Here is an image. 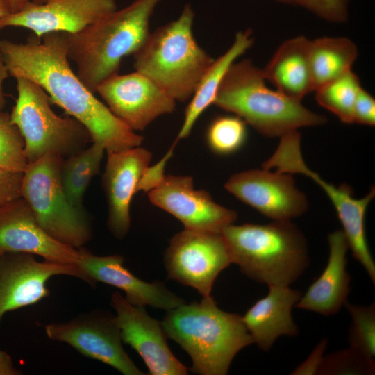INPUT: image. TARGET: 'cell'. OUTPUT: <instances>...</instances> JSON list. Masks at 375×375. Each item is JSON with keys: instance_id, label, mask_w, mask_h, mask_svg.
<instances>
[{"instance_id": "cell-20", "label": "cell", "mask_w": 375, "mask_h": 375, "mask_svg": "<svg viewBox=\"0 0 375 375\" xmlns=\"http://www.w3.org/2000/svg\"><path fill=\"white\" fill-rule=\"evenodd\" d=\"M121 255L96 256L82 249L78 265L88 275L92 285L97 282L112 285L125 293L130 303L165 310L175 308L185 301L160 282L148 283L132 274L124 266Z\"/></svg>"}, {"instance_id": "cell-25", "label": "cell", "mask_w": 375, "mask_h": 375, "mask_svg": "<svg viewBox=\"0 0 375 375\" xmlns=\"http://www.w3.org/2000/svg\"><path fill=\"white\" fill-rule=\"evenodd\" d=\"M358 55L356 44L346 37L310 40L309 62L313 91L351 70Z\"/></svg>"}, {"instance_id": "cell-21", "label": "cell", "mask_w": 375, "mask_h": 375, "mask_svg": "<svg viewBox=\"0 0 375 375\" xmlns=\"http://www.w3.org/2000/svg\"><path fill=\"white\" fill-rule=\"evenodd\" d=\"M301 292L289 286H269V293L257 301L245 314L242 322L253 343L268 351L281 335L295 336L299 329L292 319V309Z\"/></svg>"}, {"instance_id": "cell-27", "label": "cell", "mask_w": 375, "mask_h": 375, "mask_svg": "<svg viewBox=\"0 0 375 375\" xmlns=\"http://www.w3.org/2000/svg\"><path fill=\"white\" fill-rule=\"evenodd\" d=\"M360 81L351 69L315 90L319 105L329 110L342 122L353 123V108Z\"/></svg>"}, {"instance_id": "cell-4", "label": "cell", "mask_w": 375, "mask_h": 375, "mask_svg": "<svg viewBox=\"0 0 375 375\" xmlns=\"http://www.w3.org/2000/svg\"><path fill=\"white\" fill-rule=\"evenodd\" d=\"M262 69L250 59L235 62L227 71L213 104L242 118L268 137L326 122V117L266 85Z\"/></svg>"}, {"instance_id": "cell-31", "label": "cell", "mask_w": 375, "mask_h": 375, "mask_svg": "<svg viewBox=\"0 0 375 375\" xmlns=\"http://www.w3.org/2000/svg\"><path fill=\"white\" fill-rule=\"evenodd\" d=\"M374 359L349 347L324 356L317 374H372Z\"/></svg>"}, {"instance_id": "cell-7", "label": "cell", "mask_w": 375, "mask_h": 375, "mask_svg": "<svg viewBox=\"0 0 375 375\" xmlns=\"http://www.w3.org/2000/svg\"><path fill=\"white\" fill-rule=\"evenodd\" d=\"M15 78L17 98L10 120L24 138L29 163L50 154L65 158L86 147L91 138L80 122L56 115L49 94L37 83Z\"/></svg>"}, {"instance_id": "cell-17", "label": "cell", "mask_w": 375, "mask_h": 375, "mask_svg": "<svg viewBox=\"0 0 375 375\" xmlns=\"http://www.w3.org/2000/svg\"><path fill=\"white\" fill-rule=\"evenodd\" d=\"M117 9L115 0H31L19 11L0 19V29L8 26L30 29L39 39L51 32L74 34Z\"/></svg>"}, {"instance_id": "cell-22", "label": "cell", "mask_w": 375, "mask_h": 375, "mask_svg": "<svg viewBox=\"0 0 375 375\" xmlns=\"http://www.w3.org/2000/svg\"><path fill=\"white\" fill-rule=\"evenodd\" d=\"M328 241L329 256L324 270L295 305L324 316L338 312L344 306L351 281L346 268L349 245L344 232L338 230L330 233Z\"/></svg>"}, {"instance_id": "cell-34", "label": "cell", "mask_w": 375, "mask_h": 375, "mask_svg": "<svg viewBox=\"0 0 375 375\" xmlns=\"http://www.w3.org/2000/svg\"><path fill=\"white\" fill-rule=\"evenodd\" d=\"M176 144V143L174 142L165 156L155 165L147 167L138 183L137 192H149L163 181L166 176L164 174L166 162L172 155Z\"/></svg>"}, {"instance_id": "cell-42", "label": "cell", "mask_w": 375, "mask_h": 375, "mask_svg": "<svg viewBox=\"0 0 375 375\" xmlns=\"http://www.w3.org/2000/svg\"><path fill=\"white\" fill-rule=\"evenodd\" d=\"M33 3L36 4H42L44 3L47 0H31Z\"/></svg>"}, {"instance_id": "cell-3", "label": "cell", "mask_w": 375, "mask_h": 375, "mask_svg": "<svg viewBox=\"0 0 375 375\" xmlns=\"http://www.w3.org/2000/svg\"><path fill=\"white\" fill-rule=\"evenodd\" d=\"M162 0H135L82 31L68 35V59L76 75L92 93L118 74L122 59L134 54L150 33L149 22Z\"/></svg>"}, {"instance_id": "cell-6", "label": "cell", "mask_w": 375, "mask_h": 375, "mask_svg": "<svg viewBox=\"0 0 375 375\" xmlns=\"http://www.w3.org/2000/svg\"><path fill=\"white\" fill-rule=\"evenodd\" d=\"M194 11L186 4L179 17L150 32L134 54V68L176 101L192 96L213 58L193 33Z\"/></svg>"}, {"instance_id": "cell-28", "label": "cell", "mask_w": 375, "mask_h": 375, "mask_svg": "<svg viewBox=\"0 0 375 375\" xmlns=\"http://www.w3.org/2000/svg\"><path fill=\"white\" fill-rule=\"evenodd\" d=\"M247 123L231 114L215 117L206 131V141L215 154L226 156L240 149L247 138Z\"/></svg>"}, {"instance_id": "cell-10", "label": "cell", "mask_w": 375, "mask_h": 375, "mask_svg": "<svg viewBox=\"0 0 375 375\" xmlns=\"http://www.w3.org/2000/svg\"><path fill=\"white\" fill-rule=\"evenodd\" d=\"M164 262L168 277L210 296L222 271L232 262L222 233L185 229L176 233L167 248Z\"/></svg>"}, {"instance_id": "cell-1", "label": "cell", "mask_w": 375, "mask_h": 375, "mask_svg": "<svg viewBox=\"0 0 375 375\" xmlns=\"http://www.w3.org/2000/svg\"><path fill=\"white\" fill-rule=\"evenodd\" d=\"M66 32L35 35L23 43L0 40V53L9 75L40 85L51 103L62 108L88 131L91 141L107 153L140 147L143 137L122 122L94 96L72 71Z\"/></svg>"}, {"instance_id": "cell-37", "label": "cell", "mask_w": 375, "mask_h": 375, "mask_svg": "<svg viewBox=\"0 0 375 375\" xmlns=\"http://www.w3.org/2000/svg\"><path fill=\"white\" fill-rule=\"evenodd\" d=\"M19 374H22V372L15 367L11 357L0 349V375Z\"/></svg>"}, {"instance_id": "cell-14", "label": "cell", "mask_w": 375, "mask_h": 375, "mask_svg": "<svg viewBox=\"0 0 375 375\" xmlns=\"http://www.w3.org/2000/svg\"><path fill=\"white\" fill-rule=\"evenodd\" d=\"M225 189L273 221L291 220L302 215L308 203L295 185L292 174L270 169H251L232 175Z\"/></svg>"}, {"instance_id": "cell-35", "label": "cell", "mask_w": 375, "mask_h": 375, "mask_svg": "<svg viewBox=\"0 0 375 375\" xmlns=\"http://www.w3.org/2000/svg\"><path fill=\"white\" fill-rule=\"evenodd\" d=\"M23 173L0 169V207L21 197Z\"/></svg>"}, {"instance_id": "cell-13", "label": "cell", "mask_w": 375, "mask_h": 375, "mask_svg": "<svg viewBox=\"0 0 375 375\" xmlns=\"http://www.w3.org/2000/svg\"><path fill=\"white\" fill-rule=\"evenodd\" d=\"M147 193L153 206L178 219L185 229L222 233L238 217L235 211L215 202L206 190H196L190 176H165Z\"/></svg>"}, {"instance_id": "cell-19", "label": "cell", "mask_w": 375, "mask_h": 375, "mask_svg": "<svg viewBox=\"0 0 375 375\" xmlns=\"http://www.w3.org/2000/svg\"><path fill=\"white\" fill-rule=\"evenodd\" d=\"M108 153L102 185L108 201L107 225L122 239L131 227L130 206L138 183L150 165L151 153L140 147Z\"/></svg>"}, {"instance_id": "cell-38", "label": "cell", "mask_w": 375, "mask_h": 375, "mask_svg": "<svg viewBox=\"0 0 375 375\" xmlns=\"http://www.w3.org/2000/svg\"><path fill=\"white\" fill-rule=\"evenodd\" d=\"M6 63L3 60V56L0 53V112L2 111L5 103L6 98L3 90V84L5 80L9 76Z\"/></svg>"}, {"instance_id": "cell-18", "label": "cell", "mask_w": 375, "mask_h": 375, "mask_svg": "<svg viewBox=\"0 0 375 375\" xmlns=\"http://www.w3.org/2000/svg\"><path fill=\"white\" fill-rule=\"evenodd\" d=\"M82 249L62 244L48 235L23 198L0 207V254L28 253L53 262L78 265Z\"/></svg>"}, {"instance_id": "cell-2", "label": "cell", "mask_w": 375, "mask_h": 375, "mask_svg": "<svg viewBox=\"0 0 375 375\" xmlns=\"http://www.w3.org/2000/svg\"><path fill=\"white\" fill-rule=\"evenodd\" d=\"M162 324L201 375L227 374L236 354L253 343L242 316L221 310L211 295L167 310Z\"/></svg>"}, {"instance_id": "cell-41", "label": "cell", "mask_w": 375, "mask_h": 375, "mask_svg": "<svg viewBox=\"0 0 375 375\" xmlns=\"http://www.w3.org/2000/svg\"><path fill=\"white\" fill-rule=\"evenodd\" d=\"M277 1H279L281 3H288V4H294V5H297V1L296 0H276Z\"/></svg>"}, {"instance_id": "cell-15", "label": "cell", "mask_w": 375, "mask_h": 375, "mask_svg": "<svg viewBox=\"0 0 375 375\" xmlns=\"http://www.w3.org/2000/svg\"><path fill=\"white\" fill-rule=\"evenodd\" d=\"M108 108L133 131L144 130L160 116L172 113L176 101L138 72L115 74L97 88Z\"/></svg>"}, {"instance_id": "cell-23", "label": "cell", "mask_w": 375, "mask_h": 375, "mask_svg": "<svg viewBox=\"0 0 375 375\" xmlns=\"http://www.w3.org/2000/svg\"><path fill=\"white\" fill-rule=\"evenodd\" d=\"M310 40L299 35L283 42L265 68V77L285 97L301 101L313 91L309 62Z\"/></svg>"}, {"instance_id": "cell-32", "label": "cell", "mask_w": 375, "mask_h": 375, "mask_svg": "<svg viewBox=\"0 0 375 375\" xmlns=\"http://www.w3.org/2000/svg\"><path fill=\"white\" fill-rule=\"evenodd\" d=\"M319 17L331 22H344L348 19L349 0H296Z\"/></svg>"}, {"instance_id": "cell-29", "label": "cell", "mask_w": 375, "mask_h": 375, "mask_svg": "<svg viewBox=\"0 0 375 375\" xmlns=\"http://www.w3.org/2000/svg\"><path fill=\"white\" fill-rule=\"evenodd\" d=\"M352 322L348 341L349 347L365 356L374 359L375 356V306H357L344 303Z\"/></svg>"}, {"instance_id": "cell-8", "label": "cell", "mask_w": 375, "mask_h": 375, "mask_svg": "<svg viewBox=\"0 0 375 375\" xmlns=\"http://www.w3.org/2000/svg\"><path fill=\"white\" fill-rule=\"evenodd\" d=\"M62 160L50 154L28 163L23 173L21 197L48 235L62 244L81 249L91 239L92 228L83 208L74 206L64 192Z\"/></svg>"}, {"instance_id": "cell-5", "label": "cell", "mask_w": 375, "mask_h": 375, "mask_svg": "<svg viewBox=\"0 0 375 375\" xmlns=\"http://www.w3.org/2000/svg\"><path fill=\"white\" fill-rule=\"evenodd\" d=\"M232 262L268 286H289L309 265L306 240L291 220L226 226L222 232Z\"/></svg>"}, {"instance_id": "cell-39", "label": "cell", "mask_w": 375, "mask_h": 375, "mask_svg": "<svg viewBox=\"0 0 375 375\" xmlns=\"http://www.w3.org/2000/svg\"><path fill=\"white\" fill-rule=\"evenodd\" d=\"M30 0H8L11 13L17 12L22 10Z\"/></svg>"}, {"instance_id": "cell-26", "label": "cell", "mask_w": 375, "mask_h": 375, "mask_svg": "<svg viewBox=\"0 0 375 375\" xmlns=\"http://www.w3.org/2000/svg\"><path fill=\"white\" fill-rule=\"evenodd\" d=\"M105 151L103 147L92 142L91 146L63 158L61 183L74 206L83 208V196L92 179L99 172Z\"/></svg>"}, {"instance_id": "cell-40", "label": "cell", "mask_w": 375, "mask_h": 375, "mask_svg": "<svg viewBox=\"0 0 375 375\" xmlns=\"http://www.w3.org/2000/svg\"><path fill=\"white\" fill-rule=\"evenodd\" d=\"M11 13L8 0H0V19Z\"/></svg>"}, {"instance_id": "cell-33", "label": "cell", "mask_w": 375, "mask_h": 375, "mask_svg": "<svg viewBox=\"0 0 375 375\" xmlns=\"http://www.w3.org/2000/svg\"><path fill=\"white\" fill-rule=\"evenodd\" d=\"M353 123L371 126L375 124V99L362 87L354 104Z\"/></svg>"}, {"instance_id": "cell-9", "label": "cell", "mask_w": 375, "mask_h": 375, "mask_svg": "<svg viewBox=\"0 0 375 375\" xmlns=\"http://www.w3.org/2000/svg\"><path fill=\"white\" fill-rule=\"evenodd\" d=\"M280 138L277 149L262 164V168L275 169L291 174H301L321 187L336 210L353 256L362 265L374 284L375 263L367 244L365 228V214L375 196L374 188L362 198L353 197L349 186L345 184L336 186L326 182L307 166L302 156L301 135L298 130L290 131Z\"/></svg>"}, {"instance_id": "cell-16", "label": "cell", "mask_w": 375, "mask_h": 375, "mask_svg": "<svg viewBox=\"0 0 375 375\" xmlns=\"http://www.w3.org/2000/svg\"><path fill=\"white\" fill-rule=\"evenodd\" d=\"M110 303L123 342L142 358L151 375H185L188 368L173 354L167 343L162 322L149 316L143 306L130 303L119 292L111 295Z\"/></svg>"}, {"instance_id": "cell-12", "label": "cell", "mask_w": 375, "mask_h": 375, "mask_svg": "<svg viewBox=\"0 0 375 375\" xmlns=\"http://www.w3.org/2000/svg\"><path fill=\"white\" fill-rule=\"evenodd\" d=\"M59 275L73 276L93 285L77 265L44 260L40 262L28 253L0 254V323L6 312L33 305L47 297L48 281Z\"/></svg>"}, {"instance_id": "cell-30", "label": "cell", "mask_w": 375, "mask_h": 375, "mask_svg": "<svg viewBox=\"0 0 375 375\" xmlns=\"http://www.w3.org/2000/svg\"><path fill=\"white\" fill-rule=\"evenodd\" d=\"M24 140L8 112H0V169L24 173L28 165Z\"/></svg>"}, {"instance_id": "cell-11", "label": "cell", "mask_w": 375, "mask_h": 375, "mask_svg": "<svg viewBox=\"0 0 375 375\" xmlns=\"http://www.w3.org/2000/svg\"><path fill=\"white\" fill-rule=\"evenodd\" d=\"M44 331L50 340L67 344L124 375L144 374L125 351L115 315L108 312L83 313L67 322L49 324Z\"/></svg>"}, {"instance_id": "cell-36", "label": "cell", "mask_w": 375, "mask_h": 375, "mask_svg": "<svg viewBox=\"0 0 375 375\" xmlns=\"http://www.w3.org/2000/svg\"><path fill=\"white\" fill-rule=\"evenodd\" d=\"M328 340L322 339L312 351L308 358L299 365L291 374L312 375L317 374L324 358V353L327 347Z\"/></svg>"}, {"instance_id": "cell-24", "label": "cell", "mask_w": 375, "mask_h": 375, "mask_svg": "<svg viewBox=\"0 0 375 375\" xmlns=\"http://www.w3.org/2000/svg\"><path fill=\"white\" fill-rule=\"evenodd\" d=\"M251 29L240 31L231 46L206 69L191 97L184 115L183 122L175 142L189 136L201 115L213 104L219 86L230 67L253 44Z\"/></svg>"}]
</instances>
